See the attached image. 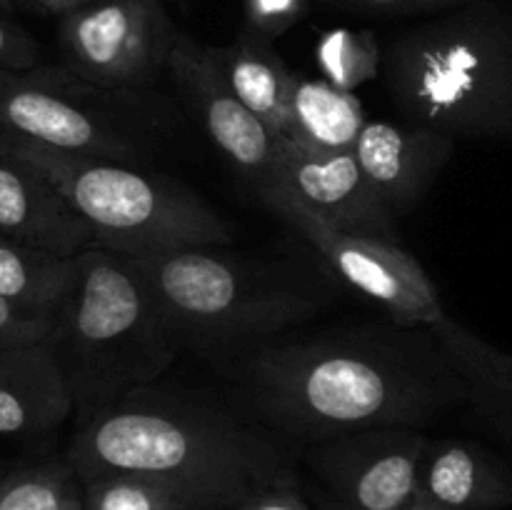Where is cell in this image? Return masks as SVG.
<instances>
[{"mask_svg":"<svg viewBox=\"0 0 512 510\" xmlns=\"http://www.w3.org/2000/svg\"><path fill=\"white\" fill-rule=\"evenodd\" d=\"M260 200L310 243L345 285L375 300L395 325L433 328L448 318L428 270L400 243L333 228L280 183L260 193Z\"/></svg>","mask_w":512,"mask_h":510,"instance_id":"cell-8","label":"cell"},{"mask_svg":"<svg viewBox=\"0 0 512 510\" xmlns=\"http://www.w3.org/2000/svg\"><path fill=\"white\" fill-rule=\"evenodd\" d=\"M0 235L75 258L93 245L88 225L38 168L0 145Z\"/></svg>","mask_w":512,"mask_h":510,"instance_id":"cell-14","label":"cell"},{"mask_svg":"<svg viewBox=\"0 0 512 510\" xmlns=\"http://www.w3.org/2000/svg\"><path fill=\"white\" fill-rule=\"evenodd\" d=\"M308 10V0H245V18L250 33L273 43L293 28Z\"/></svg>","mask_w":512,"mask_h":510,"instance_id":"cell-25","label":"cell"},{"mask_svg":"<svg viewBox=\"0 0 512 510\" xmlns=\"http://www.w3.org/2000/svg\"><path fill=\"white\" fill-rule=\"evenodd\" d=\"M73 415L68 380L53 343L0 353V435H43Z\"/></svg>","mask_w":512,"mask_h":510,"instance_id":"cell-15","label":"cell"},{"mask_svg":"<svg viewBox=\"0 0 512 510\" xmlns=\"http://www.w3.org/2000/svg\"><path fill=\"white\" fill-rule=\"evenodd\" d=\"M5 470H8V468H5V465H3V463H0V475H3V473H5Z\"/></svg>","mask_w":512,"mask_h":510,"instance_id":"cell-32","label":"cell"},{"mask_svg":"<svg viewBox=\"0 0 512 510\" xmlns=\"http://www.w3.org/2000/svg\"><path fill=\"white\" fill-rule=\"evenodd\" d=\"M418 498L455 510H500L512 505L508 465L473 440H430L420 468Z\"/></svg>","mask_w":512,"mask_h":510,"instance_id":"cell-16","label":"cell"},{"mask_svg":"<svg viewBox=\"0 0 512 510\" xmlns=\"http://www.w3.org/2000/svg\"><path fill=\"white\" fill-rule=\"evenodd\" d=\"M308 500H310V505H313V510H358V508H353V505L345 503V500L335 498V495L325 488L310 490Z\"/></svg>","mask_w":512,"mask_h":510,"instance_id":"cell-29","label":"cell"},{"mask_svg":"<svg viewBox=\"0 0 512 510\" xmlns=\"http://www.w3.org/2000/svg\"><path fill=\"white\" fill-rule=\"evenodd\" d=\"M453 150L455 138L440 130L368 120L353 153L380 200L400 218L433 188Z\"/></svg>","mask_w":512,"mask_h":510,"instance_id":"cell-13","label":"cell"},{"mask_svg":"<svg viewBox=\"0 0 512 510\" xmlns=\"http://www.w3.org/2000/svg\"><path fill=\"white\" fill-rule=\"evenodd\" d=\"M338 5L360 13H380V15H413V13H443L470 0H335Z\"/></svg>","mask_w":512,"mask_h":510,"instance_id":"cell-28","label":"cell"},{"mask_svg":"<svg viewBox=\"0 0 512 510\" xmlns=\"http://www.w3.org/2000/svg\"><path fill=\"white\" fill-rule=\"evenodd\" d=\"M168 73L183 90L208 138L235 165V170L253 183L258 195L273 188L280 135H275L238 98L215 58L213 45L180 33L170 55Z\"/></svg>","mask_w":512,"mask_h":510,"instance_id":"cell-11","label":"cell"},{"mask_svg":"<svg viewBox=\"0 0 512 510\" xmlns=\"http://www.w3.org/2000/svg\"><path fill=\"white\" fill-rule=\"evenodd\" d=\"M75 283V258L0 235V295L38 313L58 315Z\"/></svg>","mask_w":512,"mask_h":510,"instance_id":"cell-21","label":"cell"},{"mask_svg":"<svg viewBox=\"0 0 512 510\" xmlns=\"http://www.w3.org/2000/svg\"><path fill=\"white\" fill-rule=\"evenodd\" d=\"M408 510H455V508H445V505H438V503H430V500H423L418 498L413 505H410Z\"/></svg>","mask_w":512,"mask_h":510,"instance_id":"cell-31","label":"cell"},{"mask_svg":"<svg viewBox=\"0 0 512 510\" xmlns=\"http://www.w3.org/2000/svg\"><path fill=\"white\" fill-rule=\"evenodd\" d=\"M0 145L38 168L93 235L128 258L230 245L233 225L193 188L143 165L80 158L0 130Z\"/></svg>","mask_w":512,"mask_h":510,"instance_id":"cell-6","label":"cell"},{"mask_svg":"<svg viewBox=\"0 0 512 510\" xmlns=\"http://www.w3.org/2000/svg\"><path fill=\"white\" fill-rule=\"evenodd\" d=\"M83 3H90V0H38V5H43V8L53 10V13H68V10L78 8V5Z\"/></svg>","mask_w":512,"mask_h":510,"instance_id":"cell-30","label":"cell"},{"mask_svg":"<svg viewBox=\"0 0 512 510\" xmlns=\"http://www.w3.org/2000/svg\"><path fill=\"white\" fill-rule=\"evenodd\" d=\"M55 333V315L28 310L0 295V353L23 345L48 343Z\"/></svg>","mask_w":512,"mask_h":510,"instance_id":"cell-24","label":"cell"},{"mask_svg":"<svg viewBox=\"0 0 512 510\" xmlns=\"http://www.w3.org/2000/svg\"><path fill=\"white\" fill-rule=\"evenodd\" d=\"M178 38L163 0H90L60 20L65 68L118 93L153 85L168 70Z\"/></svg>","mask_w":512,"mask_h":510,"instance_id":"cell-9","label":"cell"},{"mask_svg":"<svg viewBox=\"0 0 512 510\" xmlns=\"http://www.w3.org/2000/svg\"><path fill=\"white\" fill-rule=\"evenodd\" d=\"M83 510H235L245 495L200 480L108 473L85 478Z\"/></svg>","mask_w":512,"mask_h":510,"instance_id":"cell-18","label":"cell"},{"mask_svg":"<svg viewBox=\"0 0 512 510\" xmlns=\"http://www.w3.org/2000/svg\"><path fill=\"white\" fill-rule=\"evenodd\" d=\"M468 383V405L480 423L512 445V353L495 348L453 318L433 325Z\"/></svg>","mask_w":512,"mask_h":510,"instance_id":"cell-17","label":"cell"},{"mask_svg":"<svg viewBox=\"0 0 512 510\" xmlns=\"http://www.w3.org/2000/svg\"><path fill=\"white\" fill-rule=\"evenodd\" d=\"M118 95L128 93L98 88L65 65L0 68V130L80 158L145 165L148 140Z\"/></svg>","mask_w":512,"mask_h":510,"instance_id":"cell-7","label":"cell"},{"mask_svg":"<svg viewBox=\"0 0 512 510\" xmlns=\"http://www.w3.org/2000/svg\"><path fill=\"white\" fill-rule=\"evenodd\" d=\"M365 123L363 103L353 90L338 88L325 78H293L285 138L318 153H350Z\"/></svg>","mask_w":512,"mask_h":510,"instance_id":"cell-20","label":"cell"},{"mask_svg":"<svg viewBox=\"0 0 512 510\" xmlns=\"http://www.w3.org/2000/svg\"><path fill=\"white\" fill-rule=\"evenodd\" d=\"M275 183L333 228L400 243L398 218L368 183L353 150L318 153L280 135Z\"/></svg>","mask_w":512,"mask_h":510,"instance_id":"cell-12","label":"cell"},{"mask_svg":"<svg viewBox=\"0 0 512 510\" xmlns=\"http://www.w3.org/2000/svg\"><path fill=\"white\" fill-rule=\"evenodd\" d=\"M320 73L343 90H358L378 78L383 68V50L373 33L363 30H328L315 48Z\"/></svg>","mask_w":512,"mask_h":510,"instance_id":"cell-23","label":"cell"},{"mask_svg":"<svg viewBox=\"0 0 512 510\" xmlns=\"http://www.w3.org/2000/svg\"><path fill=\"white\" fill-rule=\"evenodd\" d=\"M215 58L238 98L275 135L288 133L290 88L295 73L285 65L273 43L243 30L230 45L215 48Z\"/></svg>","mask_w":512,"mask_h":510,"instance_id":"cell-19","label":"cell"},{"mask_svg":"<svg viewBox=\"0 0 512 510\" xmlns=\"http://www.w3.org/2000/svg\"><path fill=\"white\" fill-rule=\"evenodd\" d=\"M220 370L250 423L310 445L373 428L423 430L468 405V383L438 333L393 320L273 338Z\"/></svg>","mask_w":512,"mask_h":510,"instance_id":"cell-1","label":"cell"},{"mask_svg":"<svg viewBox=\"0 0 512 510\" xmlns=\"http://www.w3.org/2000/svg\"><path fill=\"white\" fill-rule=\"evenodd\" d=\"M38 43L10 20L0 18V68L25 70L38 65Z\"/></svg>","mask_w":512,"mask_h":510,"instance_id":"cell-26","label":"cell"},{"mask_svg":"<svg viewBox=\"0 0 512 510\" xmlns=\"http://www.w3.org/2000/svg\"><path fill=\"white\" fill-rule=\"evenodd\" d=\"M50 343L68 380L75 428L153 385L183 350L135 260L98 245L75 255V283Z\"/></svg>","mask_w":512,"mask_h":510,"instance_id":"cell-4","label":"cell"},{"mask_svg":"<svg viewBox=\"0 0 512 510\" xmlns=\"http://www.w3.org/2000/svg\"><path fill=\"white\" fill-rule=\"evenodd\" d=\"M385 90L408 123L450 138L512 140V15L465 3L388 40Z\"/></svg>","mask_w":512,"mask_h":510,"instance_id":"cell-3","label":"cell"},{"mask_svg":"<svg viewBox=\"0 0 512 510\" xmlns=\"http://www.w3.org/2000/svg\"><path fill=\"white\" fill-rule=\"evenodd\" d=\"M65 460L80 480L108 473L200 480L248 495L300 483L290 450L243 415L153 385L75 428Z\"/></svg>","mask_w":512,"mask_h":510,"instance_id":"cell-2","label":"cell"},{"mask_svg":"<svg viewBox=\"0 0 512 510\" xmlns=\"http://www.w3.org/2000/svg\"><path fill=\"white\" fill-rule=\"evenodd\" d=\"M235 510H313L308 495L295 485H263L235 505Z\"/></svg>","mask_w":512,"mask_h":510,"instance_id":"cell-27","label":"cell"},{"mask_svg":"<svg viewBox=\"0 0 512 510\" xmlns=\"http://www.w3.org/2000/svg\"><path fill=\"white\" fill-rule=\"evenodd\" d=\"M220 248L133 258L180 348L223 365L313 318L330 300L303 270Z\"/></svg>","mask_w":512,"mask_h":510,"instance_id":"cell-5","label":"cell"},{"mask_svg":"<svg viewBox=\"0 0 512 510\" xmlns=\"http://www.w3.org/2000/svg\"><path fill=\"white\" fill-rule=\"evenodd\" d=\"M430 435L418 428H373L313 443L305 453L325 490L358 510H408L420 493Z\"/></svg>","mask_w":512,"mask_h":510,"instance_id":"cell-10","label":"cell"},{"mask_svg":"<svg viewBox=\"0 0 512 510\" xmlns=\"http://www.w3.org/2000/svg\"><path fill=\"white\" fill-rule=\"evenodd\" d=\"M33 3H38V0H33Z\"/></svg>","mask_w":512,"mask_h":510,"instance_id":"cell-34","label":"cell"},{"mask_svg":"<svg viewBox=\"0 0 512 510\" xmlns=\"http://www.w3.org/2000/svg\"><path fill=\"white\" fill-rule=\"evenodd\" d=\"M213 510H225V508H213Z\"/></svg>","mask_w":512,"mask_h":510,"instance_id":"cell-33","label":"cell"},{"mask_svg":"<svg viewBox=\"0 0 512 510\" xmlns=\"http://www.w3.org/2000/svg\"><path fill=\"white\" fill-rule=\"evenodd\" d=\"M0 510H83V483L65 458L8 468L0 475Z\"/></svg>","mask_w":512,"mask_h":510,"instance_id":"cell-22","label":"cell"}]
</instances>
